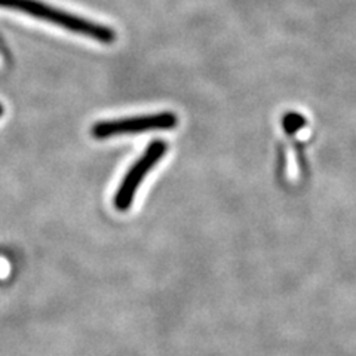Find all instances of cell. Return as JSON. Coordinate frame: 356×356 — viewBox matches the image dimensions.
<instances>
[{
	"label": "cell",
	"mask_w": 356,
	"mask_h": 356,
	"mask_svg": "<svg viewBox=\"0 0 356 356\" xmlns=\"http://www.w3.org/2000/svg\"><path fill=\"white\" fill-rule=\"evenodd\" d=\"M168 150L166 143L162 140L152 141L147 150L144 152L141 158L132 165V168L127 172L124 181L119 186L118 192L115 195V208L119 211H127L131 208L132 200L136 197V193L138 191V186L144 180L153 166L158 163L165 152Z\"/></svg>",
	"instance_id": "3"
},
{
	"label": "cell",
	"mask_w": 356,
	"mask_h": 356,
	"mask_svg": "<svg viewBox=\"0 0 356 356\" xmlns=\"http://www.w3.org/2000/svg\"><path fill=\"white\" fill-rule=\"evenodd\" d=\"M0 5L22 10V13H26L29 15H33V17L44 19V21H49L55 26H60L63 29H67V30L74 31V33H79V35L91 38L98 42L111 43L116 39L115 31L108 27L99 26V24H97V22L86 21L79 17L69 15V14L63 13V10L54 9L48 5L35 2V0H0Z\"/></svg>",
	"instance_id": "1"
},
{
	"label": "cell",
	"mask_w": 356,
	"mask_h": 356,
	"mask_svg": "<svg viewBox=\"0 0 356 356\" xmlns=\"http://www.w3.org/2000/svg\"><path fill=\"white\" fill-rule=\"evenodd\" d=\"M5 113V107H3V104H0V116H2Z\"/></svg>",
	"instance_id": "4"
},
{
	"label": "cell",
	"mask_w": 356,
	"mask_h": 356,
	"mask_svg": "<svg viewBox=\"0 0 356 356\" xmlns=\"http://www.w3.org/2000/svg\"><path fill=\"white\" fill-rule=\"evenodd\" d=\"M178 124V119L174 113L163 111L156 115H144L136 118H125L119 120L98 122L91 129V136L97 140H104L116 136H131L154 129H172Z\"/></svg>",
	"instance_id": "2"
}]
</instances>
